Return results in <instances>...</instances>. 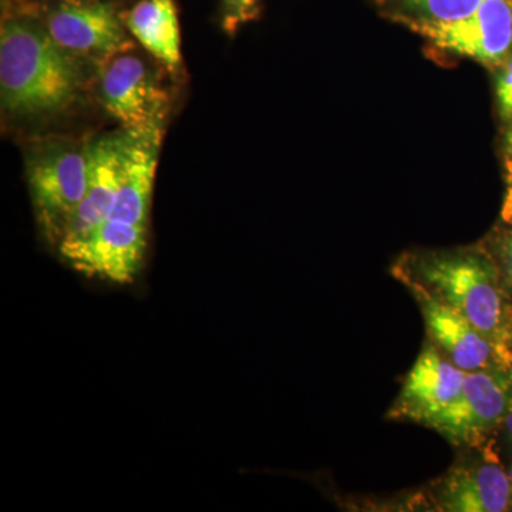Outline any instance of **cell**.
Here are the masks:
<instances>
[{"label": "cell", "mask_w": 512, "mask_h": 512, "mask_svg": "<svg viewBox=\"0 0 512 512\" xmlns=\"http://www.w3.org/2000/svg\"><path fill=\"white\" fill-rule=\"evenodd\" d=\"M399 276L413 279L464 316L512 369V320L497 264L478 249L414 255Z\"/></svg>", "instance_id": "cell-1"}, {"label": "cell", "mask_w": 512, "mask_h": 512, "mask_svg": "<svg viewBox=\"0 0 512 512\" xmlns=\"http://www.w3.org/2000/svg\"><path fill=\"white\" fill-rule=\"evenodd\" d=\"M82 77L72 56L46 28L9 19L0 30L3 109L19 116L63 111L76 100Z\"/></svg>", "instance_id": "cell-2"}, {"label": "cell", "mask_w": 512, "mask_h": 512, "mask_svg": "<svg viewBox=\"0 0 512 512\" xmlns=\"http://www.w3.org/2000/svg\"><path fill=\"white\" fill-rule=\"evenodd\" d=\"M59 254L74 271L111 284L136 281L147 251V225L109 218L77 237L57 245Z\"/></svg>", "instance_id": "cell-3"}, {"label": "cell", "mask_w": 512, "mask_h": 512, "mask_svg": "<svg viewBox=\"0 0 512 512\" xmlns=\"http://www.w3.org/2000/svg\"><path fill=\"white\" fill-rule=\"evenodd\" d=\"M512 409V370L466 372L463 393L433 430L456 446L478 447L503 426Z\"/></svg>", "instance_id": "cell-4"}, {"label": "cell", "mask_w": 512, "mask_h": 512, "mask_svg": "<svg viewBox=\"0 0 512 512\" xmlns=\"http://www.w3.org/2000/svg\"><path fill=\"white\" fill-rule=\"evenodd\" d=\"M437 49L501 66L512 52V0H484L467 18L451 23L404 22Z\"/></svg>", "instance_id": "cell-5"}, {"label": "cell", "mask_w": 512, "mask_h": 512, "mask_svg": "<svg viewBox=\"0 0 512 512\" xmlns=\"http://www.w3.org/2000/svg\"><path fill=\"white\" fill-rule=\"evenodd\" d=\"M29 191L39 224L50 241L59 244L89 183L86 150L49 151L30 164Z\"/></svg>", "instance_id": "cell-6"}, {"label": "cell", "mask_w": 512, "mask_h": 512, "mask_svg": "<svg viewBox=\"0 0 512 512\" xmlns=\"http://www.w3.org/2000/svg\"><path fill=\"white\" fill-rule=\"evenodd\" d=\"M466 372L458 369L436 343H426L387 419L406 420L434 429L463 393Z\"/></svg>", "instance_id": "cell-7"}, {"label": "cell", "mask_w": 512, "mask_h": 512, "mask_svg": "<svg viewBox=\"0 0 512 512\" xmlns=\"http://www.w3.org/2000/svg\"><path fill=\"white\" fill-rule=\"evenodd\" d=\"M163 140L161 120L127 128L120 136V180L113 220L148 225L158 154Z\"/></svg>", "instance_id": "cell-8"}, {"label": "cell", "mask_w": 512, "mask_h": 512, "mask_svg": "<svg viewBox=\"0 0 512 512\" xmlns=\"http://www.w3.org/2000/svg\"><path fill=\"white\" fill-rule=\"evenodd\" d=\"M399 278L416 296L431 340L458 369L474 372L491 367H508L493 343L461 313L431 295L419 282L406 276Z\"/></svg>", "instance_id": "cell-9"}, {"label": "cell", "mask_w": 512, "mask_h": 512, "mask_svg": "<svg viewBox=\"0 0 512 512\" xmlns=\"http://www.w3.org/2000/svg\"><path fill=\"white\" fill-rule=\"evenodd\" d=\"M45 28L57 45L79 55L113 56L126 43L119 13L103 0L60 2L47 13Z\"/></svg>", "instance_id": "cell-10"}, {"label": "cell", "mask_w": 512, "mask_h": 512, "mask_svg": "<svg viewBox=\"0 0 512 512\" xmlns=\"http://www.w3.org/2000/svg\"><path fill=\"white\" fill-rule=\"evenodd\" d=\"M101 99L107 113L126 128L161 120L164 93L137 56L121 55L109 64L101 77Z\"/></svg>", "instance_id": "cell-11"}, {"label": "cell", "mask_w": 512, "mask_h": 512, "mask_svg": "<svg viewBox=\"0 0 512 512\" xmlns=\"http://www.w3.org/2000/svg\"><path fill=\"white\" fill-rule=\"evenodd\" d=\"M440 507L450 512H503L512 508L510 474L498 461L458 463L441 480Z\"/></svg>", "instance_id": "cell-12"}, {"label": "cell", "mask_w": 512, "mask_h": 512, "mask_svg": "<svg viewBox=\"0 0 512 512\" xmlns=\"http://www.w3.org/2000/svg\"><path fill=\"white\" fill-rule=\"evenodd\" d=\"M86 153L89 160L86 195L70 218L60 241L82 235L109 220L116 205L120 180V136L100 138L86 148Z\"/></svg>", "instance_id": "cell-13"}, {"label": "cell", "mask_w": 512, "mask_h": 512, "mask_svg": "<svg viewBox=\"0 0 512 512\" xmlns=\"http://www.w3.org/2000/svg\"><path fill=\"white\" fill-rule=\"evenodd\" d=\"M140 45L170 69L181 63V33L174 0H140L124 18Z\"/></svg>", "instance_id": "cell-14"}, {"label": "cell", "mask_w": 512, "mask_h": 512, "mask_svg": "<svg viewBox=\"0 0 512 512\" xmlns=\"http://www.w3.org/2000/svg\"><path fill=\"white\" fill-rule=\"evenodd\" d=\"M484 0H379L394 22L451 23L473 15Z\"/></svg>", "instance_id": "cell-15"}, {"label": "cell", "mask_w": 512, "mask_h": 512, "mask_svg": "<svg viewBox=\"0 0 512 512\" xmlns=\"http://www.w3.org/2000/svg\"><path fill=\"white\" fill-rule=\"evenodd\" d=\"M221 2L222 26L231 35L258 16L259 0H221Z\"/></svg>", "instance_id": "cell-16"}, {"label": "cell", "mask_w": 512, "mask_h": 512, "mask_svg": "<svg viewBox=\"0 0 512 512\" xmlns=\"http://www.w3.org/2000/svg\"><path fill=\"white\" fill-rule=\"evenodd\" d=\"M498 110L504 121L512 123V56L503 64L497 79Z\"/></svg>", "instance_id": "cell-17"}, {"label": "cell", "mask_w": 512, "mask_h": 512, "mask_svg": "<svg viewBox=\"0 0 512 512\" xmlns=\"http://www.w3.org/2000/svg\"><path fill=\"white\" fill-rule=\"evenodd\" d=\"M495 251L498 256V269L503 276L504 284L512 292V229L504 232L495 242Z\"/></svg>", "instance_id": "cell-18"}, {"label": "cell", "mask_w": 512, "mask_h": 512, "mask_svg": "<svg viewBox=\"0 0 512 512\" xmlns=\"http://www.w3.org/2000/svg\"><path fill=\"white\" fill-rule=\"evenodd\" d=\"M504 165L508 183H512V123L504 137Z\"/></svg>", "instance_id": "cell-19"}, {"label": "cell", "mask_w": 512, "mask_h": 512, "mask_svg": "<svg viewBox=\"0 0 512 512\" xmlns=\"http://www.w3.org/2000/svg\"><path fill=\"white\" fill-rule=\"evenodd\" d=\"M501 218L505 224L512 227V183L508 187L507 194H505L503 210H501Z\"/></svg>", "instance_id": "cell-20"}, {"label": "cell", "mask_w": 512, "mask_h": 512, "mask_svg": "<svg viewBox=\"0 0 512 512\" xmlns=\"http://www.w3.org/2000/svg\"><path fill=\"white\" fill-rule=\"evenodd\" d=\"M503 426L505 433H507L508 440H510L512 444V409L511 412L508 413L507 419H505Z\"/></svg>", "instance_id": "cell-21"}, {"label": "cell", "mask_w": 512, "mask_h": 512, "mask_svg": "<svg viewBox=\"0 0 512 512\" xmlns=\"http://www.w3.org/2000/svg\"><path fill=\"white\" fill-rule=\"evenodd\" d=\"M63 3H84V2H94V0H60Z\"/></svg>", "instance_id": "cell-22"}, {"label": "cell", "mask_w": 512, "mask_h": 512, "mask_svg": "<svg viewBox=\"0 0 512 512\" xmlns=\"http://www.w3.org/2000/svg\"><path fill=\"white\" fill-rule=\"evenodd\" d=\"M508 474H510L511 487H512V466H511V468H510V473H508Z\"/></svg>", "instance_id": "cell-23"}, {"label": "cell", "mask_w": 512, "mask_h": 512, "mask_svg": "<svg viewBox=\"0 0 512 512\" xmlns=\"http://www.w3.org/2000/svg\"><path fill=\"white\" fill-rule=\"evenodd\" d=\"M511 350H512V335H511Z\"/></svg>", "instance_id": "cell-24"}]
</instances>
